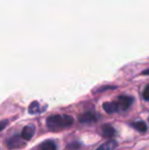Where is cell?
<instances>
[{"mask_svg": "<svg viewBox=\"0 0 149 150\" xmlns=\"http://www.w3.org/2000/svg\"><path fill=\"white\" fill-rule=\"evenodd\" d=\"M74 122V119L70 115H54L49 117L46 120V125L51 131H58L66 127H71Z\"/></svg>", "mask_w": 149, "mask_h": 150, "instance_id": "6da1fadb", "label": "cell"}, {"mask_svg": "<svg viewBox=\"0 0 149 150\" xmlns=\"http://www.w3.org/2000/svg\"><path fill=\"white\" fill-rule=\"evenodd\" d=\"M133 100V97L131 96H126V95L119 96L117 99V102H115V104L117 106V110H127L132 105Z\"/></svg>", "mask_w": 149, "mask_h": 150, "instance_id": "7a4b0ae2", "label": "cell"}, {"mask_svg": "<svg viewBox=\"0 0 149 150\" xmlns=\"http://www.w3.org/2000/svg\"><path fill=\"white\" fill-rule=\"evenodd\" d=\"M98 117L94 112H85L79 117V122L81 124H91L97 122Z\"/></svg>", "mask_w": 149, "mask_h": 150, "instance_id": "3957f363", "label": "cell"}, {"mask_svg": "<svg viewBox=\"0 0 149 150\" xmlns=\"http://www.w3.org/2000/svg\"><path fill=\"white\" fill-rule=\"evenodd\" d=\"M35 134V128L32 125H29V126H26L22 131V138L26 141H29L33 138Z\"/></svg>", "mask_w": 149, "mask_h": 150, "instance_id": "277c9868", "label": "cell"}, {"mask_svg": "<svg viewBox=\"0 0 149 150\" xmlns=\"http://www.w3.org/2000/svg\"><path fill=\"white\" fill-rule=\"evenodd\" d=\"M8 147L11 149H16V148H20V147H23L25 146V142L20 141V138L18 136H14L12 137L11 139L8 140V143H7Z\"/></svg>", "mask_w": 149, "mask_h": 150, "instance_id": "5b68a950", "label": "cell"}, {"mask_svg": "<svg viewBox=\"0 0 149 150\" xmlns=\"http://www.w3.org/2000/svg\"><path fill=\"white\" fill-rule=\"evenodd\" d=\"M102 135L106 138H112L115 135V130L110 125H104L102 127Z\"/></svg>", "mask_w": 149, "mask_h": 150, "instance_id": "8992f818", "label": "cell"}, {"mask_svg": "<svg viewBox=\"0 0 149 150\" xmlns=\"http://www.w3.org/2000/svg\"><path fill=\"white\" fill-rule=\"evenodd\" d=\"M117 147V142L114 140H110V141H107L106 143L104 144L100 145L96 150H112V149H115Z\"/></svg>", "mask_w": 149, "mask_h": 150, "instance_id": "52a82bcc", "label": "cell"}, {"mask_svg": "<svg viewBox=\"0 0 149 150\" xmlns=\"http://www.w3.org/2000/svg\"><path fill=\"white\" fill-rule=\"evenodd\" d=\"M131 126L133 127L134 129H136L137 131H139V132L141 133H144L147 131L148 127L147 125H146V122H142V120H139V122H132Z\"/></svg>", "mask_w": 149, "mask_h": 150, "instance_id": "ba28073f", "label": "cell"}, {"mask_svg": "<svg viewBox=\"0 0 149 150\" xmlns=\"http://www.w3.org/2000/svg\"><path fill=\"white\" fill-rule=\"evenodd\" d=\"M40 150H56V144L51 140H46L41 144Z\"/></svg>", "mask_w": 149, "mask_h": 150, "instance_id": "9c48e42d", "label": "cell"}, {"mask_svg": "<svg viewBox=\"0 0 149 150\" xmlns=\"http://www.w3.org/2000/svg\"><path fill=\"white\" fill-rule=\"evenodd\" d=\"M103 108L106 112L110 113V115L115 112V111H117V106L115 104V102H105L103 104Z\"/></svg>", "mask_w": 149, "mask_h": 150, "instance_id": "30bf717a", "label": "cell"}, {"mask_svg": "<svg viewBox=\"0 0 149 150\" xmlns=\"http://www.w3.org/2000/svg\"><path fill=\"white\" fill-rule=\"evenodd\" d=\"M39 111V103L37 101H34V102L31 103L30 107H29V112L30 113H36Z\"/></svg>", "mask_w": 149, "mask_h": 150, "instance_id": "8fae6325", "label": "cell"}, {"mask_svg": "<svg viewBox=\"0 0 149 150\" xmlns=\"http://www.w3.org/2000/svg\"><path fill=\"white\" fill-rule=\"evenodd\" d=\"M143 98L145 99V100L149 101V85L146 86L145 89L143 91Z\"/></svg>", "mask_w": 149, "mask_h": 150, "instance_id": "7c38bea8", "label": "cell"}, {"mask_svg": "<svg viewBox=\"0 0 149 150\" xmlns=\"http://www.w3.org/2000/svg\"><path fill=\"white\" fill-rule=\"evenodd\" d=\"M7 124H8L7 120H2V122H0V132H1V131L3 130L6 126H7Z\"/></svg>", "mask_w": 149, "mask_h": 150, "instance_id": "4fadbf2b", "label": "cell"}, {"mask_svg": "<svg viewBox=\"0 0 149 150\" xmlns=\"http://www.w3.org/2000/svg\"><path fill=\"white\" fill-rule=\"evenodd\" d=\"M68 148H71V147H73V148H79L80 147V144H77V143H73V144L68 145Z\"/></svg>", "mask_w": 149, "mask_h": 150, "instance_id": "5bb4252c", "label": "cell"}, {"mask_svg": "<svg viewBox=\"0 0 149 150\" xmlns=\"http://www.w3.org/2000/svg\"><path fill=\"white\" fill-rule=\"evenodd\" d=\"M142 75H149V69H145V71H142Z\"/></svg>", "mask_w": 149, "mask_h": 150, "instance_id": "9a60e30c", "label": "cell"}]
</instances>
